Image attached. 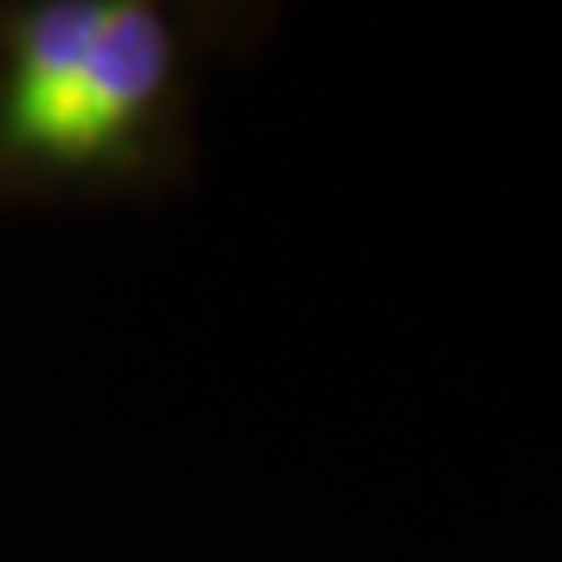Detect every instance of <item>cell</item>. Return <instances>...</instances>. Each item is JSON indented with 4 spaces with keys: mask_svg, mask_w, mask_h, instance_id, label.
<instances>
[{
    "mask_svg": "<svg viewBox=\"0 0 562 562\" xmlns=\"http://www.w3.org/2000/svg\"><path fill=\"white\" fill-rule=\"evenodd\" d=\"M179 66V29L160 5L109 0V20L94 33L90 52L47 99V109L0 146V165L47 179L122 169L160 127Z\"/></svg>",
    "mask_w": 562,
    "mask_h": 562,
    "instance_id": "obj_1",
    "label": "cell"
}]
</instances>
